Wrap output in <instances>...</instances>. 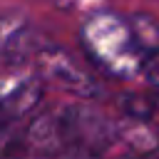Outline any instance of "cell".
Listing matches in <instances>:
<instances>
[{"mask_svg":"<svg viewBox=\"0 0 159 159\" xmlns=\"http://www.w3.org/2000/svg\"><path fill=\"white\" fill-rule=\"evenodd\" d=\"M119 104H122V109H124V114H127L129 119H142V122H147V119H152V114H154V102L147 99V97H142V94H134V92L122 94V97H119Z\"/></svg>","mask_w":159,"mask_h":159,"instance_id":"cell-9","label":"cell"},{"mask_svg":"<svg viewBox=\"0 0 159 159\" xmlns=\"http://www.w3.org/2000/svg\"><path fill=\"white\" fill-rule=\"evenodd\" d=\"M42 99V84L37 80H20L10 94L0 102V114L10 117V119H20L25 114H30Z\"/></svg>","mask_w":159,"mask_h":159,"instance_id":"cell-6","label":"cell"},{"mask_svg":"<svg viewBox=\"0 0 159 159\" xmlns=\"http://www.w3.org/2000/svg\"><path fill=\"white\" fill-rule=\"evenodd\" d=\"M40 50L37 32L27 17L17 12L0 15V57L10 65H20Z\"/></svg>","mask_w":159,"mask_h":159,"instance_id":"cell-4","label":"cell"},{"mask_svg":"<svg viewBox=\"0 0 159 159\" xmlns=\"http://www.w3.org/2000/svg\"><path fill=\"white\" fill-rule=\"evenodd\" d=\"M87 57L112 77L132 80L142 67V50L134 42L129 22L117 12H94L80 30Z\"/></svg>","mask_w":159,"mask_h":159,"instance_id":"cell-1","label":"cell"},{"mask_svg":"<svg viewBox=\"0 0 159 159\" xmlns=\"http://www.w3.org/2000/svg\"><path fill=\"white\" fill-rule=\"evenodd\" d=\"M117 137H124V142L137 152H152V149L159 147L157 134L149 127H144L142 119H129L127 124H119L117 127Z\"/></svg>","mask_w":159,"mask_h":159,"instance_id":"cell-8","label":"cell"},{"mask_svg":"<svg viewBox=\"0 0 159 159\" xmlns=\"http://www.w3.org/2000/svg\"><path fill=\"white\" fill-rule=\"evenodd\" d=\"M22 137H25L22 144L30 152L42 154V157H52V154H57L65 147L60 117L57 114H50V112H42L35 119H30V124H27V129H25Z\"/></svg>","mask_w":159,"mask_h":159,"instance_id":"cell-5","label":"cell"},{"mask_svg":"<svg viewBox=\"0 0 159 159\" xmlns=\"http://www.w3.org/2000/svg\"><path fill=\"white\" fill-rule=\"evenodd\" d=\"M65 147H75L84 154H102L117 139V124H112L99 109L75 102L67 104L60 114Z\"/></svg>","mask_w":159,"mask_h":159,"instance_id":"cell-2","label":"cell"},{"mask_svg":"<svg viewBox=\"0 0 159 159\" xmlns=\"http://www.w3.org/2000/svg\"><path fill=\"white\" fill-rule=\"evenodd\" d=\"M127 159H159V147L152 152H139L137 157H127Z\"/></svg>","mask_w":159,"mask_h":159,"instance_id":"cell-12","label":"cell"},{"mask_svg":"<svg viewBox=\"0 0 159 159\" xmlns=\"http://www.w3.org/2000/svg\"><path fill=\"white\" fill-rule=\"evenodd\" d=\"M17 84V80H7V77H0V102L10 94V89Z\"/></svg>","mask_w":159,"mask_h":159,"instance_id":"cell-11","label":"cell"},{"mask_svg":"<svg viewBox=\"0 0 159 159\" xmlns=\"http://www.w3.org/2000/svg\"><path fill=\"white\" fill-rule=\"evenodd\" d=\"M139 75H144V80L159 89V50L157 52H147L142 57V67H139Z\"/></svg>","mask_w":159,"mask_h":159,"instance_id":"cell-10","label":"cell"},{"mask_svg":"<svg viewBox=\"0 0 159 159\" xmlns=\"http://www.w3.org/2000/svg\"><path fill=\"white\" fill-rule=\"evenodd\" d=\"M52 2H55V5H57V7H65V10H67V7H72V5H75V0H52Z\"/></svg>","mask_w":159,"mask_h":159,"instance_id":"cell-13","label":"cell"},{"mask_svg":"<svg viewBox=\"0 0 159 159\" xmlns=\"http://www.w3.org/2000/svg\"><path fill=\"white\" fill-rule=\"evenodd\" d=\"M127 22H129V30H132L134 42H137V47L142 50V55L159 50V22H157L152 15L137 12V15H132Z\"/></svg>","mask_w":159,"mask_h":159,"instance_id":"cell-7","label":"cell"},{"mask_svg":"<svg viewBox=\"0 0 159 159\" xmlns=\"http://www.w3.org/2000/svg\"><path fill=\"white\" fill-rule=\"evenodd\" d=\"M154 109H159V97H157V102H154Z\"/></svg>","mask_w":159,"mask_h":159,"instance_id":"cell-14","label":"cell"},{"mask_svg":"<svg viewBox=\"0 0 159 159\" xmlns=\"http://www.w3.org/2000/svg\"><path fill=\"white\" fill-rule=\"evenodd\" d=\"M35 57H37L40 72L47 80H52L55 84H60L62 89H67L77 97H84V99H94L102 94V84L67 50L55 47V45H40Z\"/></svg>","mask_w":159,"mask_h":159,"instance_id":"cell-3","label":"cell"}]
</instances>
